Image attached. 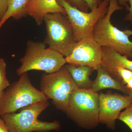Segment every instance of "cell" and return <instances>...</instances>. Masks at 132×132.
<instances>
[{
  "label": "cell",
  "mask_w": 132,
  "mask_h": 132,
  "mask_svg": "<svg viewBox=\"0 0 132 132\" xmlns=\"http://www.w3.org/2000/svg\"><path fill=\"white\" fill-rule=\"evenodd\" d=\"M123 9L118 0H110L107 13L96 23L93 36L102 47H106L128 58H132V41L130 36L126 30H120L111 22L113 13Z\"/></svg>",
  "instance_id": "obj_1"
},
{
  "label": "cell",
  "mask_w": 132,
  "mask_h": 132,
  "mask_svg": "<svg viewBox=\"0 0 132 132\" xmlns=\"http://www.w3.org/2000/svg\"><path fill=\"white\" fill-rule=\"evenodd\" d=\"M48 100L38 102L21 109L18 113L5 114L1 118L10 132H49L61 127L59 121L51 122L38 119L41 113L49 106Z\"/></svg>",
  "instance_id": "obj_2"
},
{
  "label": "cell",
  "mask_w": 132,
  "mask_h": 132,
  "mask_svg": "<svg viewBox=\"0 0 132 132\" xmlns=\"http://www.w3.org/2000/svg\"><path fill=\"white\" fill-rule=\"evenodd\" d=\"M20 62L21 65L16 70L19 76L32 70L54 72L67 64L65 57L47 47L45 43L32 40L27 42L25 54Z\"/></svg>",
  "instance_id": "obj_3"
},
{
  "label": "cell",
  "mask_w": 132,
  "mask_h": 132,
  "mask_svg": "<svg viewBox=\"0 0 132 132\" xmlns=\"http://www.w3.org/2000/svg\"><path fill=\"white\" fill-rule=\"evenodd\" d=\"M46 100H48L44 94L33 86L27 72L25 73L3 92L0 99V117Z\"/></svg>",
  "instance_id": "obj_4"
},
{
  "label": "cell",
  "mask_w": 132,
  "mask_h": 132,
  "mask_svg": "<svg viewBox=\"0 0 132 132\" xmlns=\"http://www.w3.org/2000/svg\"><path fill=\"white\" fill-rule=\"evenodd\" d=\"M99 97L91 89L79 88L71 96L65 113L67 117L82 128L94 129L100 123Z\"/></svg>",
  "instance_id": "obj_5"
},
{
  "label": "cell",
  "mask_w": 132,
  "mask_h": 132,
  "mask_svg": "<svg viewBox=\"0 0 132 132\" xmlns=\"http://www.w3.org/2000/svg\"><path fill=\"white\" fill-rule=\"evenodd\" d=\"M44 22L46 30L44 42L64 57H68L77 42L67 15L60 13L48 14L44 17Z\"/></svg>",
  "instance_id": "obj_6"
},
{
  "label": "cell",
  "mask_w": 132,
  "mask_h": 132,
  "mask_svg": "<svg viewBox=\"0 0 132 132\" xmlns=\"http://www.w3.org/2000/svg\"><path fill=\"white\" fill-rule=\"evenodd\" d=\"M79 88L64 66L54 72L45 73L41 78V91L48 100H52L57 109L65 113L72 94Z\"/></svg>",
  "instance_id": "obj_7"
},
{
  "label": "cell",
  "mask_w": 132,
  "mask_h": 132,
  "mask_svg": "<svg viewBox=\"0 0 132 132\" xmlns=\"http://www.w3.org/2000/svg\"><path fill=\"white\" fill-rule=\"evenodd\" d=\"M65 11L66 15L72 27L76 42L93 36V31L98 20L106 14L110 0H103L99 6L91 12H82L70 5L65 0H57Z\"/></svg>",
  "instance_id": "obj_8"
},
{
  "label": "cell",
  "mask_w": 132,
  "mask_h": 132,
  "mask_svg": "<svg viewBox=\"0 0 132 132\" xmlns=\"http://www.w3.org/2000/svg\"><path fill=\"white\" fill-rule=\"evenodd\" d=\"M102 54V47L92 36L77 42L71 54L65 58L68 64L89 66L97 70L101 65Z\"/></svg>",
  "instance_id": "obj_9"
},
{
  "label": "cell",
  "mask_w": 132,
  "mask_h": 132,
  "mask_svg": "<svg viewBox=\"0 0 132 132\" xmlns=\"http://www.w3.org/2000/svg\"><path fill=\"white\" fill-rule=\"evenodd\" d=\"M99 102V122L112 130H115L116 121L121 111L132 103L129 95L112 93H101Z\"/></svg>",
  "instance_id": "obj_10"
},
{
  "label": "cell",
  "mask_w": 132,
  "mask_h": 132,
  "mask_svg": "<svg viewBox=\"0 0 132 132\" xmlns=\"http://www.w3.org/2000/svg\"><path fill=\"white\" fill-rule=\"evenodd\" d=\"M56 13L66 15L57 0H28L25 9L26 15L32 17L39 26L43 23L46 15Z\"/></svg>",
  "instance_id": "obj_11"
},
{
  "label": "cell",
  "mask_w": 132,
  "mask_h": 132,
  "mask_svg": "<svg viewBox=\"0 0 132 132\" xmlns=\"http://www.w3.org/2000/svg\"><path fill=\"white\" fill-rule=\"evenodd\" d=\"M97 77L93 81L91 89L97 92L107 88L119 90L126 95H128L130 90L120 81L114 78L101 65L97 69Z\"/></svg>",
  "instance_id": "obj_12"
},
{
  "label": "cell",
  "mask_w": 132,
  "mask_h": 132,
  "mask_svg": "<svg viewBox=\"0 0 132 132\" xmlns=\"http://www.w3.org/2000/svg\"><path fill=\"white\" fill-rule=\"evenodd\" d=\"M69 74L80 88L91 89L93 81L90 75L95 71L93 68L86 65H76L68 64L64 65Z\"/></svg>",
  "instance_id": "obj_13"
},
{
  "label": "cell",
  "mask_w": 132,
  "mask_h": 132,
  "mask_svg": "<svg viewBox=\"0 0 132 132\" xmlns=\"http://www.w3.org/2000/svg\"><path fill=\"white\" fill-rule=\"evenodd\" d=\"M101 65L114 78L132 91V71L104 59H102Z\"/></svg>",
  "instance_id": "obj_14"
},
{
  "label": "cell",
  "mask_w": 132,
  "mask_h": 132,
  "mask_svg": "<svg viewBox=\"0 0 132 132\" xmlns=\"http://www.w3.org/2000/svg\"><path fill=\"white\" fill-rule=\"evenodd\" d=\"M28 0H10L7 11L0 22V29L10 17L19 20L26 16L25 9Z\"/></svg>",
  "instance_id": "obj_15"
},
{
  "label": "cell",
  "mask_w": 132,
  "mask_h": 132,
  "mask_svg": "<svg viewBox=\"0 0 132 132\" xmlns=\"http://www.w3.org/2000/svg\"><path fill=\"white\" fill-rule=\"evenodd\" d=\"M102 59L108 60L132 72V61L106 47H102Z\"/></svg>",
  "instance_id": "obj_16"
},
{
  "label": "cell",
  "mask_w": 132,
  "mask_h": 132,
  "mask_svg": "<svg viewBox=\"0 0 132 132\" xmlns=\"http://www.w3.org/2000/svg\"><path fill=\"white\" fill-rule=\"evenodd\" d=\"M7 65L4 59L0 58V91L3 92L10 85L6 77Z\"/></svg>",
  "instance_id": "obj_17"
},
{
  "label": "cell",
  "mask_w": 132,
  "mask_h": 132,
  "mask_svg": "<svg viewBox=\"0 0 132 132\" xmlns=\"http://www.w3.org/2000/svg\"><path fill=\"white\" fill-rule=\"evenodd\" d=\"M118 119L127 125L132 132V103L123 112H121Z\"/></svg>",
  "instance_id": "obj_18"
},
{
  "label": "cell",
  "mask_w": 132,
  "mask_h": 132,
  "mask_svg": "<svg viewBox=\"0 0 132 132\" xmlns=\"http://www.w3.org/2000/svg\"><path fill=\"white\" fill-rule=\"evenodd\" d=\"M73 6L77 8L82 12L88 13L89 7L83 0H65Z\"/></svg>",
  "instance_id": "obj_19"
},
{
  "label": "cell",
  "mask_w": 132,
  "mask_h": 132,
  "mask_svg": "<svg viewBox=\"0 0 132 132\" xmlns=\"http://www.w3.org/2000/svg\"><path fill=\"white\" fill-rule=\"evenodd\" d=\"M10 1V0H0V22L7 11Z\"/></svg>",
  "instance_id": "obj_20"
},
{
  "label": "cell",
  "mask_w": 132,
  "mask_h": 132,
  "mask_svg": "<svg viewBox=\"0 0 132 132\" xmlns=\"http://www.w3.org/2000/svg\"><path fill=\"white\" fill-rule=\"evenodd\" d=\"M87 4L89 9L91 10L98 7L102 0H83Z\"/></svg>",
  "instance_id": "obj_21"
},
{
  "label": "cell",
  "mask_w": 132,
  "mask_h": 132,
  "mask_svg": "<svg viewBox=\"0 0 132 132\" xmlns=\"http://www.w3.org/2000/svg\"><path fill=\"white\" fill-rule=\"evenodd\" d=\"M130 6L128 11V13L125 15L124 20L126 21L130 22L132 25V0H128Z\"/></svg>",
  "instance_id": "obj_22"
},
{
  "label": "cell",
  "mask_w": 132,
  "mask_h": 132,
  "mask_svg": "<svg viewBox=\"0 0 132 132\" xmlns=\"http://www.w3.org/2000/svg\"><path fill=\"white\" fill-rule=\"evenodd\" d=\"M0 132H10L4 120L2 118H0Z\"/></svg>",
  "instance_id": "obj_23"
},
{
  "label": "cell",
  "mask_w": 132,
  "mask_h": 132,
  "mask_svg": "<svg viewBox=\"0 0 132 132\" xmlns=\"http://www.w3.org/2000/svg\"><path fill=\"white\" fill-rule=\"evenodd\" d=\"M118 1L119 5L123 7H125L128 11L129 7V5L128 4V0H118Z\"/></svg>",
  "instance_id": "obj_24"
},
{
  "label": "cell",
  "mask_w": 132,
  "mask_h": 132,
  "mask_svg": "<svg viewBox=\"0 0 132 132\" xmlns=\"http://www.w3.org/2000/svg\"><path fill=\"white\" fill-rule=\"evenodd\" d=\"M128 95L131 98V100L132 102V91H131V90H130V93H129V94H128Z\"/></svg>",
  "instance_id": "obj_25"
},
{
  "label": "cell",
  "mask_w": 132,
  "mask_h": 132,
  "mask_svg": "<svg viewBox=\"0 0 132 132\" xmlns=\"http://www.w3.org/2000/svg\"><path fill=\"white\" fill-rule=\"evenodd\" d=\"M3 92H1V91H0V99H1V97L2 95Z\"/></svg>",
  "instance_id": "obj_26"
}]
</instances>
